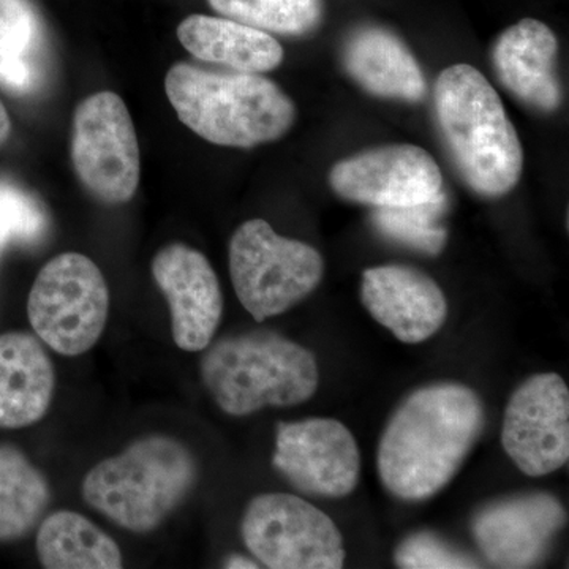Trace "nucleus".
Segmentation results:
<instances>
[{
	"label": "nucleus",
	"mask_w": 569,
	"mask_h": 569,
	"mask_svg": "<svg viewBox=\"0 0 569 569\" xmlns=\"http://www.w3.org/2000/svg\"><path fill=\"white\" fill-rule=\"evenodd\" d=\"M485 427V403L466 385L437 383L411 392L378 445L385 489L402 501L437 496L459 473Z\"/></svg>",
	"instance_id": "1"
},
{
	"label": "nucleus",
	"mask_w": 569,
	"mask_h": 569,
	"mask_svg": "<svg viewBox=\"0 0 569 569\" xmlns=\"http://www.w3.org/2000/svg\"><path fill=\"white\" fill-rule=\"evenodd\" d=\"M433 110L445 148L475 193L500 198L518 186L522 144L500 96L481 71L468 63L441 71Z\"/></svg>",
	"instance_id": "2"
},
{
	"label": "nucleus",
	"mask_w": 569,
	"mask_h": 569,
	"mask_svg": "<svg viewBox=\"0 0 569 569\" xmlns=\"http://www.w3.org/2000/svg\"><path fill=\"white\" fill-rule=\"evenodd\" d=\"M179 121L203 140L252 149L280 140L293 127V100L260 73L174 63L164 78Z\"/></svg>",
	"instance_id": "3"
},
{
	"label": "nucleus",
	"mask_w": 569,
	"mask_h": 569,
	"mask_svg": "<svg viewBox=\"0 0 569 569\" xmlns=\"http://www.w3.org/2000/svg\"><path fill=\"white\" fill-rule=\"evenodd\" d=\"M201 378L220 410L247 417L312 399L320 370L312 351L272 331L227 336L204 348Z\"/></svg>",
	"instance_id": "4"
},
{
	"label": "nucleus",
	"mask_w": 569,
	"mask_h": 569,
	"mask_svg": "<svg viewBox=\"0 0 569 569\" xmlns=\"http://www.w3.org/2000/svg\"><path fill=\"white\" fill-rule=\"evenodd\" d=\"M197 478V460L186 445L149 436L91 468L82 497L116 526L142 535L162 526L192 492Z\"/></svg>",
	"instance_id": "5"
},
{
	"label": "nucleus",
	"mask_w": 569,
	"mask_h": 569,
	"mask_svg": "<svg viewBox=\"0 0 569 569\" xmlns=\"http://www.w3.org/2000/svg\"><path fill=\"white\" fill-rule=\"evenodd\" d=\"M228 254L236 296L257 321L282 316L313 293L325 276L317 249L277 234L261 219L234 231Z\"/></svg>",
	"instance_id": "6"
},
{
	"label": "nucleus",
	"mask_w": 569,
	"mask_h": 569,
	"mask_svg": "<svg viewBox=\"0 0 569 569\" xmlns=\"http://www.w3.org/2000/svg\"><path fill=\"white\" fill-rule=\"evenodd\" d=\"M110 312V290L99 266L81 253H62L40 269L28 299L36 336L62 356L91 350Z\"/></svg>",
	"instance_id": "7"
},
{
	"label": "nucleus",
	"mask_w": 569,
	"mask_h": 569,
	"mask_svg": "<svg viewBox=\"0 0 569 569\" xmlns=\"http://www.w3.org/2000/svg\"><path fill=\"white\" fill-rule=\"evenodd\" d=\"M242 539L271 569H339L347 559L343 537L321 509L291 493H263L246 508Z\"/></svg>",
	"instance_id": "8"
},
{
	"label": "nucleus",
	"mask_w": 569,
	"mask_h": 569,
	"mask_svg": "<svg viewBox=\"0 0 569 569\" xmlns=\"http://www.w3.org/2000/svg\"><path fill=\"white\" fill-rule=\"evenodd\" d=\"M71 160L78 179L97 200L107 204L132 200L140 183V144L118 93H93L78 104Z\"/></svg>",
	"instance_id": "9"
},
{
	"label": "nucleus",
	"mask_w": 569,
	"mask_h": 569,
	"mask_svg": "<svg viewBox=\"0 0 569 569\" xmlns=\"http://www.w3.org/2000/svg\"><path fill=\"white\" fill-rule=\"evenodd\" d=\"M272 466L298 492L343 498L358 488L361 452L342 422L309 418L277 426Z\"/></svg>",
	"instance_id": "10"
},
{
	"label": "nucleus",
	"mask_w": 569,
	"mask_h": 569,
	"mask_svg": "<svg viewBox=\"0 0 569 569\" xmlns=\"http://www.w3.org/2000/svg\"><path fill=\"white\" fill-rule=\"evenodd\" d=\"M501 445L527 477H546L569 459V391L557 373H538L509 397Z\"/></svg>",
	"instance_id": "11"
},
{
	"label": "nucleus",
	"mask_w": 569,
	"mask_h": 569,
	"mask_svg": "<svg viewBox=\"0 0 569 569\" xmlns=\"http://www.w3.org/2000/svg\"><path fill=\"white\" fill-rule=\"evenodd\" d=\"M337 197L370 208L427 203L443 190L433 157L413 144H391L340 160L329 173Z\"/></svg>",
	"instance_id": "12"
},
{
	"label": "nucleus",
	"mask_w": 569,
	"mask_h": 569,
	"mask_svg": "<svg viewBox=\"0 0 569 569\" xmlns=\"http://www.w3.org/2000/svg\"><path fill=\"white\" fill-rule=\"evenodd\" d=\"M567 512L546 492L520 493L479 509L471 522L475 542L493 567H537L563 529Z\"/></svg>",
	"instance_id": "13"
},
{
	"label": "nucleus",
	"mask_w": 569,
	"mask_h": 569,
	"mask_svg": "<svg viewBox=\"0 0 569 569\" xmlns=\"http://www.w3.org/2000/svg\"><path fill=\"white\" fill-rule=\"evenodd\" d=\"M152 276L170 306L176 346L203 351L223 313L222 290L208 258L192 247L170 244L153 257Z\"/></svg>",
	"instance_id": "14"
},
{
	"label": "nucleus",
	"mask_w": 569,
	"mask_h": 569,
	"mask_svg": "<svg viewBox=\"0 0 569 569\" xmlns=\"http://www.w3.org/2000/svg\"><path fill=\"white\" fill-rule=\"evenodd\" d=\"M361 301L378 323L408 346L426 342L447 323V296L432 277L411 266L367 269Z\"/></svg>",
	"instance_id": "15"
},
{
	"label": "nucleus",
	"mask_w": 569,
	"mask_h": 569,
	"mask_svg": "<svg viewBox=\"0 0 569 569\" xmlns=\"http://www.w3.org/2000/svg\"><path fill=\"white\" fill-rule=\"evenodd\" d=\"M498 82L531 110L553 112L563 102L557 70L559 40L545 22L526 18L498 37L492 48Z\"/></svg>",
	"instance_id": "16"
},
{
	"label": "nucleus",
	"mask_w": 569,
	"mask_h": 569,
	"mask_svg": "<svg viewBox=\"0 0 569 569\" xmlns=\"http://www.w3.org/2000/svg\"><path fill=\"white\" fill-rule=\"evenodd\" d=\"M342 63L351 80L378 99L411 103L426 99V77L417 58L406 41L383 26H359L348 33Z\"/></svg>",
	"instance_id": "17"
},
{
	"label": "nucleus",
	"mask_w": 569,
	"mask_h": 569,
	"mask_svg": "<svg viewBox=\"0 0 569 569\" xmlns=\"http://www.w3.org/2000/svg\"><path fill=\"white\" fill-rule=\"evenodd\" d=\"M54 389V366L39 337L0 335V429L39 422L50 410Z\"/></svg>",
	"instance_id": "18"
},
{
	"label": "nucleus",
	"mask_w": 569,
	"mask_h": 569,
	"mask_svg": "<svg viewBox=\"0 0 569 569\" xmlns=\"http://www.w3.org/2000/svg\"><path fill=\"white\" fill-rule=\"evenodd\" d=\"M178 39L200 61L244 73H266L283 62V48L271 33L230 18L192 14L179 24Z\"/></svg>",
	"instance_id": "19"
},
{
	"label": "nucleus",
	"mask_w": 569,
	"mask_h": 569,
	"mask_svg": "<svg viewBox=\"0 0 569 569\" xmlns=\"http://www.w3.org/2000/svg\"><path fill=\"white\" fill-rule=\"evenodd\" d=\"M36 546L43 568H122V552L114 539L84 516L67 509L41 520Z\"/></svg>",
	"instance_id": "20"
},
{
	"label": "nucleus",
	"mask_w": 569,
	"mask_h": 569,
	"mask_svg": "<svg viewBox=\"0 0 569 569\" xmlns=\"http://www.w3.org/2000/svg\"><path fill=\"white\" fill-rule=\"evenodd\" d=\"M47 478L21 449L0 445V541H17L36 529L50 507Z\"/></svg>",
	"instance_id": "21"
},
{
	"label": "nucleus",
	"mask_w": 569,
	"mask_h": 569,
	"mask_svg": "<svg viewBox=\"0 0 569 569\" xmlns=\"http://www.w3.org/2000/svg\"><path fill=\"white\" fill-rule=\"evenodd\" d=\"M41 41V18L31 0H0V82L6 88L24 93L37 84Z\"/></svg>",
	"instance_id": "22"
},
{
	"label": "nucleus",
	"mask_w": 569,
	"mask_h": 569,
	"mask_svg": "<svg viewBox=\"0 0 569 569\" xmlns=\"http://www.w3.org/2000/svg\"><path fill=\"white\" fill-rule=\"evenodd\" d=\"M217 13L250 28L306 37L323 22L325 0H208Z\"/></svg>",
	"instance_id": "23"
},
{
	"label": "nucleus",
	"mask_w": 569,
	"mask_h": 569,
	"mask_svg": "<svg viewBox=\"0 0 569 569\" xmlns=\"http://www.w3.org/2000/svg\"><path fill=\"white\" fill-rule=\"evenodd\" d=\"M447 209L448 197L441 190L427 203L406 206V208L373 209L370 223L378 234L389 241L437 257L448 241V231L443 224Z\"/></svg>",
	"instance_id": "24"
},
{
	"label": "nucleus",
	"mask_w": 569,
	"mask_h": 569,
	"mask_svg": "<svg viewBox=\"0 0 569 569\" xmlns=\"http://www.w3.org/2000/svg\"><path fill=\"white\" fill-rule=\"evenodd\" d=\"M395 560L397 567L407 569L479 568L473 557L429 531H419L403 539L396 550Z\"/></svg>",
	"instance_id": "25"
},
{
	"label": "nucleus",
	"mask_w": 569,
	"mask_h": 569,
	"mask_svg": "<svg viewBox=\"0 0 569 569\" xmlns=\"http://www.w3.org/2000/svg\"><path fill=\"white\" fill-rule=\"evenodd\" d=\"M0 220L10 239L36 242L47 231V213L39 201L10 182H0Z\"/></svg>",
	"instance_id": "26"
},
{
	"label": "nucleus",
	"mask_w": 569,
	"mask_h": 569,
	"mask_svg": "<svg viewBox=\"0 0 569 569\" xmlns=\"http://www.w3.org/2000/svg\"><path fill=\"white\" fill-rule=\"evenodd\" d=\"M224 568L231 569H254L260 568V565L252 559H247L244 556H231L230 559L224 561Z\"/></svg>",
	"instance_id": "27"
},
{
	"label": "nucleus",
	"mask_w": 569,
	"mask_h": 569,
	"mask_svg": "<svg viewBox=\"0 0 569 569\" xmlns=\"http://www.w3.org/2000/svg\"><path fill=\"white\" fill-rule=\"evenodd\" d=\"M10 132L11 122L9 112H7L6 107H3L2 102H0V144H3V142L9 140Z\"/></svg>",
	"instance_id": "28"
},
{
	"label": "nucleus",
	"mask_w": 569,
	"mask_h": 569,
	"mask_svg": "<svg viewBox=\"0 0 569 569\" xmlns=\"http://www.w3.org/2000/svg\"><path fill=\"white\" fill-rule=\"evenodd\" d=\"M10 234L7 231L6 224H3L2 220H0V254H2L3 249H6L7 242H9Z\"/></svg>",
	"instance_id": "29"
}]
</instances>
